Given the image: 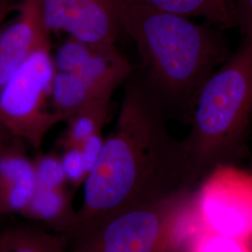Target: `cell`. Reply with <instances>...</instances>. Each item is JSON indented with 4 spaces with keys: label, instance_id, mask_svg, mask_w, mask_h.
<instances>
[{
    "label": "cell",
    "instance_id": "obj_1",
    "mask_svg": "<svg viewBox=\"0 0 252 252\" xmlns=\"http://www.w3.org/2000/svg\"><path fill=\"white\" fill-rule=\"evenodd\" d=\"M168 116L141 69H134L116 126L83 184L82 204L65 236L68 245L125 211L198 188L182 139L168 129Z\"/></svg>",
    "mask_w": 252,
    "mask_h": 252
},
{
    "label": "cell",
    "instance_id": "obj_2",
    "mask_svg": "<svg viewBox=\"0 0 252 252\" xmlns=\"http://www.w3.org/2000/svg\"><path fill=\"white\" fill-rule=\"evenodd\" d=\"M121 29L134 41L141 71L167 109L189 123L199 92L233 51L223 30L143 0H112Z\"/></svg>",
    "mask_w": 252,
    "mask_h": 252
},
{
    "label": "cell",
    "instance_id": "obj_3",
    "mask_svg": "<svg viewBox=\"0 0 252 252\" xmlns=\"http://www.w3.org/2000/svg\"><path fill=\"white\" fill-rule=\"evenodd\" d=\"M252 120V36L210 75L199 92L182 138L189 172L199 186L221 167L249 154Z\"/></svg>",
    "mask_w": 252,
    "mask_h": 252
},
{
    "label": "cell",
    "instance_id": "obj_4",
    "mask_svg": "<svg viewBox=\"0 0 252 252\" xmlns=\"http://www.w3.org/2000/svg\"><path fill=\"white\" fill-rule=\"evenodd\" d=\"M195 190L113 217L74 242L69 252H184L200 230Z\"/></svg>",
    "mask_w": 252,
    "mask_h": 252
},
{
    "label": "cell",
    "instance_id": "obj_5",
    "mask_svg": "<svg viewBox=\"0 0 252 252\" xmlns=\"http://www.w3.org/2000/svg\"><path fill=\"white\" fill-rule=\"evenodd\" d=\"M51 42L39 46L0 90V123L10 135L39 149L63 118L52 104L55 75Z\"/></svg>",
    "mask_w": 252,
    "mask_h": 252
},
{
    "label": "cell",
    "instance_id": "obj_6",
    "mask_svg": "<svg viewBox=\"0 0 252 252\" xmlns=\"http://www.w3.org/2000/svg\"><path fill=\"white\" fill-rule=\"evenodd\" d=\"M201 229L249 242L252 237V175L226 166L203 180L195 190Z\"/></svg>",
    "mask_w": 252,
    "mask_h": 252
},
{
    "label": "cell",
    "instance_id": "obj_7",
    "mask_svg": "<svg viewBox=\"0 0 252 252\" xmlns=\"http://www.w3.org/2000/svg\"><path fill=\"white\" fill-rule=\"evenodd\" d=\"M49 32L95 46H116L121 27L112 0H40Z\"/></svg>",
    "mask_w": 252,
    "mask_h": 252
},
{
    "label": "cell",
    "instance_id": "obj_8",
    "mask_svg": "<svg viewBox=\"0 0 252 252\" xmlns=\"http://www.w3.org/2000/svg\"><path fill=\"white\" fill-rule=\"evenodd\" d=\"M58 72L71 73L92 84L116 89L134 68L116 46H95L69 37L54 58Z\"/></svg>",
    "mask_w": 252,
    "mask_h": 252
},
{
    "label": "cell",
    "instance_id": "obj_9",
    "mask_svg": "<svg viewBox=\"0 0 252 252\" xmlns=\"http://www.w3.org/2000/svg\"><path fill=\"white\" fill-rule=\"evenodd\" d=\"M18 11L0 32V90L36 48L51 42L40 0H22Z\"/></svg>",
    "mask_w": 252,
    "mask_h": 252
},
{
    "label": "cell",
    "instance_id": "obj_10",
    "mask_svg": "<svg viewBox=\"0 0 252 252\" xmlns=\"http://www.w3.org/2000/svg\"><path fill=\"white\" fill-rule=\"evenodd\" d=\"M34 162L25 141L10 136L0 146V215L21 214L36 191Z\"/></svg>",
    "mask_w": 252,
    "mask_h": 252
},
{
    "label": "cell",
    "instance_id": "obj_11",
    "mask_svg": "<svg viewBox=\"0 0 252 252\" xmlns=\"http://www.w3.org/2000/svg\"><path fill=\"white\" fill-rule=\"evenodd\" d=\"M76 212L68 187L47 189L36 186L33 197L20 215L45 224L65 238L74 223Z\"/></svg>",
    "mask_w": 252,
    "mask_h": 252
},
{
    "label": "cell",
    "instance_id": "obj_12",
    "mask_svg": "<svg viewBox=\"0 0 252 252\" xmlns=\"http://www.w3.org/2000/svg\"><path fill=\"white\" fill-rule=\"evenodd\" d=\"M114 89L92 84L71 73L55 72L52 104L63 122L88 106L110 99Z\"/></svg>",
    "mask_w": 252,
    "mask_h": 252
},
{
    "label": "cell",
    "instance_id": "obj_13",
    "mask_svg": "<svg viewBox=\"0 0 252 252\" xmlns=\"http://www.w3.org/2000/svg\"><path fill=\"white\" fill-rule=\"evenodd\" d=\"M158 9L187 18L204 19L221 30L234 28L238 0H143Z\"/></svg>",
    "mask_w": 252,
    "mask_h": 252
},
{
    "label": "cell",
    "instance_id": "obj_14",
    "mask_svg": "<svg viewBox=\"0 0 252 252\" xmlns=\"http://www.w3.org/2000/svg\"><path fill=\"white\" fill-rule=\"evenodd\" d=\"M0 252H69L67 240L37 226H19L0 233Z\"/></svg>",
    "mask_w": 252,
    "mask_h": 252
},
{
    "label": "cell",
    "instance_id": "obj_15",
    "mask_svg": "<svg viewBox=\"0 0 252 252\" xmlns=\"http://www.w3.org/2000/svg\"><path fill=\"white\" fill-rule=\"evenodd\" d=\"M110 99L102 100L83 108L69 118L66 131L61 140L64 148L79 147L91 135L102 133L107 123Z\"/></svg>",
    "mask_w": 252,
    "mask_h": 252
},
{
    "label": "cell",
    "instance_id": "obj_16",
    "mask_svg": "<svg viewBox=\"0 0 252 252\" xmlns=\"http://www.w3.org/2000/svg\"><path fill=\"white\" fill-rule=\"evenodd\" d=\"M184 252H252V248L245 240L200 229Z\"/></svg>",
    "mask_w": 252,
    "mask_h": 252
},
{
    "label": "cell",
    "instance_id": "obj_17",
    "mask_svg": "<svg viewBox=\"0 0 252 252\" xmlns=\"http://www.w3.org/2000/svg\"><path fill=\"white\" fill-rule=\"evenodd\" d=\"M33 162L37 187L47 189L69 187L59 155L55 153L39 154Z\"/></svg>",
    "mask_w": 252,
    "mask_h": 252
},
{
    "label": "cell",
    "instance_id": "obj_18",
    "mask_svg": "<svg viewBox=\"0 0 252 252\" xmlns=\"http://www.w3.org/2000/svg\"><path fill=\"white\" fill-rule=\"evenodd\" d=\"M60 159L68 186L73 189H78L83 185L89 176V171L86 167L80 148H64Z\"/></svg>",
    "mask_w": 252,
    "mask_h": 252
},
{
    "label": "cell",
    "instance_id": "obj_19",
    "mask_svg": "<svg viewBox=\"0 0 252 252\" xmlns=\"http://www.w3.org/2000/svg\"><path fill=\"white\" fill-rule=\"evenodd\" d=\"M104 142H105V138L103 137L102 133H96L86 138L79 146L89 174L99 160Z\"/></svg>",
    "mask_w": 252,
    "mask_h": 252
},
{
    "label": "cell",
    "instance_id": "obj_20",
    "mask_svg": "<svg viewBox=\"0 0 252 252\" xmlns=\"http://www.w3.org/2000/svg\"><path fill=\"white\" fill-rule=\"evenodd\" d=\"M235 27L243 36H252V0H238Z\"/></svg>",
    "mask_w": 252,
    "mask_h": 252
},
{
    "label": "cell",
    "instance_id": "obj_21",
    "mask_svg": "<svg viewBox=\"0 0 252 252\" xmlns=\"http://www.w3.org/2000/svg\"><path fill=\"white\" fill-rule=\"evenodd\" d=\"M17 6L10 0H0V26L4 20L9 16V13L15 9H18Z\"/></svg>",
    "mask_w": 252,
    "mask_h": 252
},
{
    "label": "cell",
    "instance_id": "obj_22",
    "mask_svg": "<svg viewBox=\"0 0 252 252\" xmlns=\"http://www.w3.org/2000/svg\"><path fill=\"white\" fill-rule=\"evenodd\" d=\"M10 136H12V135L9 134V132L6 130V128L0 123V146L3 144L6 140H8Z\"/></svg>",
    "mask_w": 252,
    "mask_h": 252
},
{
    "label": "cell",
    "instance_id": "obj_23",
    "mask_svg": "<svg viewBox=\"0 0 252 252\" xmlns=\"http://www.w3.org/2000/svg\"><path fill=\"white\" fill-rule=\"evenodd\" d=\"M251 174L252 175V162H251V172H250Z\"/></svg>",
    "mask_w": 252,
    "mask_h": 252
},
{
    "label": "cell",
    "instance_id": "obj_24",
    "mask_svg": "<svg viewBox=\"0 0 252 252\" xmlns=\"http://www.w3.org/2000/svg\"><path fill=\"white\" fill-rule=\"evenodd\" d=\"M248 243L250 244V245H251V247L252 248V238L250 240V241H249V242H248Z\"/></svg>",
    "mask_w": 252,
    "mask_h": 252
}]
</instances>
